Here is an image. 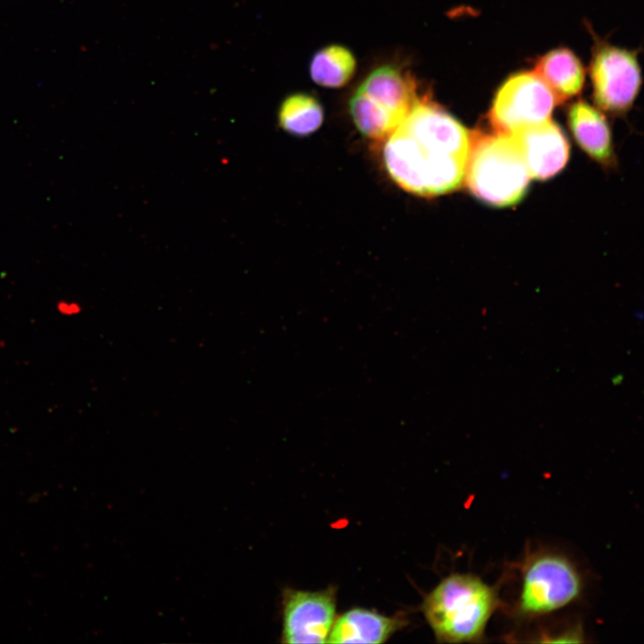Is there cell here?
<instances>
[{
  "label": "cell",
  "mask_w": 644,
  "mask_h": 644,
  "mask_svg": "<svg viewBox=\"0 0 644 644\" xmlns=\"http://www.w3.org/2000/svg\"><path fill=\"white\" fill-rule=\"evenodd\" d=\"M385 140V167L405 191L434 197L462 184L470 132L437 104L419 98Z\"/></svg>",
  "instance_id": "obj_1"
},
{
  "label": "cell",
  "mask_w": 644,
  "mask_h": 644,
  "mask_svg": "<svg viewBox=\"0 0 644 644\" xmlns=\"http://www.w3.org/2000/svg\"><path fill=\"white\" fill-rule=\"evenodd\" d=\"M502 606L498 588L470 572L444 578L425 597L422 612L438 642H482Z\"/></svg>",
  "instance_id": "obj_2"
},
{
  "label": "cell",
  "mask_w": 644,
  "mask_h": 644,
  "mask_svg": "<svg viewBox=\"0 0 644 644\" xmlns=\"http://www.w3.org/2000/svg\"><path fill=\"white\" fill-rule=\"evenodd\" d=\"M569 124L580 146L598 161L611 157V136L605 117L589 104L579 101L568 114Z\"/></svg>",
  "instance_id": "obj_12"
},
{
  "label": "cell",
  "mask_w": 644,
  "mask_h": 644,
  "mask_svg": "<svg viewBox=\"0 0 644 644\" xmlns=\"http://www.w3.org/2000/svg\"><path fill=\"white\" fill-rule=\"evenodd\" d=\"M594 98L603 109L621 112L635 99L640 85V72L635 56L611 46L600 47L591 63Z\"/></svg>",
  "instance_id": "obj_7"
},
{
  "label": "cell",
  "mask_w": 644,
  "mask_h": 644,
  "mask_svg": "<svg viewBox=\"0 0 644 644\" xmlns=\"http://www.w3.org/2000/svg\"><path fill=\"white\" fill-rule=\"evenodd\" d=\"M403 623L400 617L353 608L335 618L327 643H384Z\"/></svg>",
  "instance_id": "obj_10"
},
{
  "label": "cell",
  "mask_w": 644,
  "mask_h": 644,
  "mask_svg": "<svg viewBox=\"0 0 644 644\" xmlns=\"http://www.w3.org/2000/svg\"><path fill=\"white\" fill-rule=\"evenodd\" d=\"M335 616L333 589L320 591L285 589L281 642L327 643Z\"/></svg>",
  "instance_id": "obj_6"
},
{
  "label": "cell",
  "mask_w": 644,
  "mask_h": 644,
  "mask_svg": "<svg viewBox=\"0 0 644 644\" xmlns=\"http://www.w3.org/2000/svg\"><path fill=\"white\" fill-rule=\"evenodd\" d=\"M558 104L554 93L535 72L513 74L497 90L488 118L494 132L510 134L550 120Z\"/></svg>",
  "instance_id": "obj_5"
},
{
  "label": "cell",
  "mask_w": 644,
  "mask_h": 644,
  "mask_svg": "<svg viewBox=\"0 0 644 644\" xmlns=\"http://www.w3.org/2000/svg\"><path fill=\"white\" fill-rule=\"evenodd\" d=\"M534 72L552 90L558 103L577 95L583 87L582 64L565 48L546 54L538 61Z\"/></svg>",
  "instance_id": "obj_11"
},
{
  "label": "cell",
  "mask_w": 644,
  "mask_h": 644,
  "mask_svg": "<svg viewBox=\"0 0 644 644\" xmlns=\"http://www.w3.org/2000/svg\"><path fill=\"white\" fill-rule=\"evenodd\" d=\"M519 567L521 586L513 614L520 620L548 614L579 600L582 595V575L572 559L561 552H529Z\"/></svg>",
  "instance_id": "obj_4"
},
{
  "label": "cell",
  "mask_w": 644,
  "mask_h": 644,
  "mask_svg": "<svg viewBox=\"0 0 644 644\" xmlns=\"http://www.w3.org/2000/svg\"><path fill=\"white\" fill-rule=\"evenodd\" d=\"M356 68L352 52L339 45H330L313 56L309 64L311 79L326 88H340L348 83Z\"/></svg>",
  "instance_id": "obj_14"
},
{
  "label": "cell",
  "mask_w": 644,
  "mask_h": 644,
  "mask_svg": "<svg viewBox=\"0 0 644 644\" xmlns=\"http://www.w3.org/2000/svg\"><path fill=\"white\" fill-rule=\"evenodd\" d=\"M324 121V109L320 102L307 93L287 97L278 113L280 127L293 136H308L320 128Z\"/></svg>",
  "instance_id": "obj_13"
},
{
  "label": "cell",
  "mask_w": 644,
  "mask_h": 644,
  "mask_svg": "<svg viewBox=\"0 0 644 644\" xmlns=\"http://www.w3.org/2000/svg\"><path fill=\"white\" fill-rule=\"evenodd\" d=\"M516 144L530 174L548 179L565 165L569 144L562 130L550 120L521 127L509 134Z\"/></svg>",
  "instance_id": "obj_8"
},
{
  "label": "cell",
  "mask_w": 644,
  "mask_h": 644,
  "mask_svg": "<svg viewBox=\"0 0 644 644\" xmlns=\"http://www.w3.org/2000/svg\"><path fill=\"white\" fill-rule=\"evenodd\" d=\"M530 174L509 134L470 133L464 179L471 193L493 206L515 204L525 193Z\"/></svg>",
  "instance_id": "obj_3"
},
{
  "label": "cell",
  "mask_w": 644,
  "mask_h": 644,
  "mask_svg": "<svg viewBox=\"0 0 644 644\" xmlns=\"http://www.w3.org/2000/svg\"><path fill=\"white\" fill-rule=\"evenodd\" d=\"M357 90L396 126L419 99L412 79L392 65L372 71Z\"/></svg>",
  "instance_id": "obj_9"
}]
</instances>
